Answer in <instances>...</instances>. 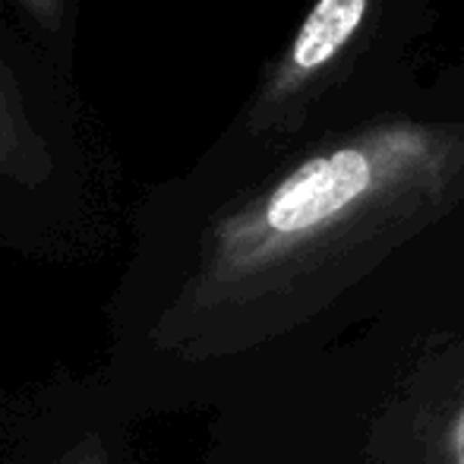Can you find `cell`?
I'll list each match as a JSON object with an SVG mask.
<instances>
[{
    "mask_svg": "<svg viewBox=\"0 0 464 464\" xmlns=\"http://www.w3.org/2000/svg\"><path fill=\"white\" fill-rule=\"evenodd\" d=\"M446 461L449 464H464V401L455 411L452 423L446 433Z\"/></svg>",
    "mask_w": 464,
    "mask_h": 464,
    "instance_id": "cell-4",
    "label": "cell"
},
{
    "mask_svg": "<svg viewBox=\"0 0 464 464\" xmlns=\"http://www.w3.org/2000/svg\"><path fill=\"white\" fill-rule=\"evenodd\" d=\"M57 464H111L108 452H104L102 440H95V436H86L82 442H76L73 449H70L67 455H63Z\"/></svg>",
    "mask_w": 464,
    "mask_h": 464,
    "instance_id": "cell-3",
    "label": "cell"
},
{
    "mask_svg": "<svg viewBox=\"0 0 464 464\" xmlns=\"http://www.w3.org/2000/svg\"><path fill=\"white\" fill-rule=\"evenodd\" d=\"M363 10H367V0H319L294 42V67L313 70L329 61L361 25Z\"/></svg>",
    "mask_w": 464,
    "mask_h": 464,
    "instance_id": "cell-2",
    "label": "cell"
},
{
    "mask_svg": "<svg viewBox=\"0 0 464 464\" xmlns=\"http://www.w3.org/2000/svg\"><path fill=\"white\" fill-rule=\"evenodd\" d=\"M48 168L51 159L25 114L23 98L10 82V76L0 70V174L32 184V180L44 178Z\"/></svg>",
    "mask_w": 464,
    "mask_h": 464,
    "instance_id": "cell-1",
    "label": "cell"
},
{
    "mask_svg": "<svg viewBox=\"0 0 464 464\" xmlns=\"http://www.w3.org/2000/svg\"><path fill=\"white\" fill-rule=\"evenodd\" d=\"M25 6H29V13L38 19L42 25H48V29H57L63 19V0H23Z\"/></svg>",
    "mask_w": 464,
    "mask_h": 464,
    "instance_id": "cell-5",
    "label": "cell"
}]
</instances>
